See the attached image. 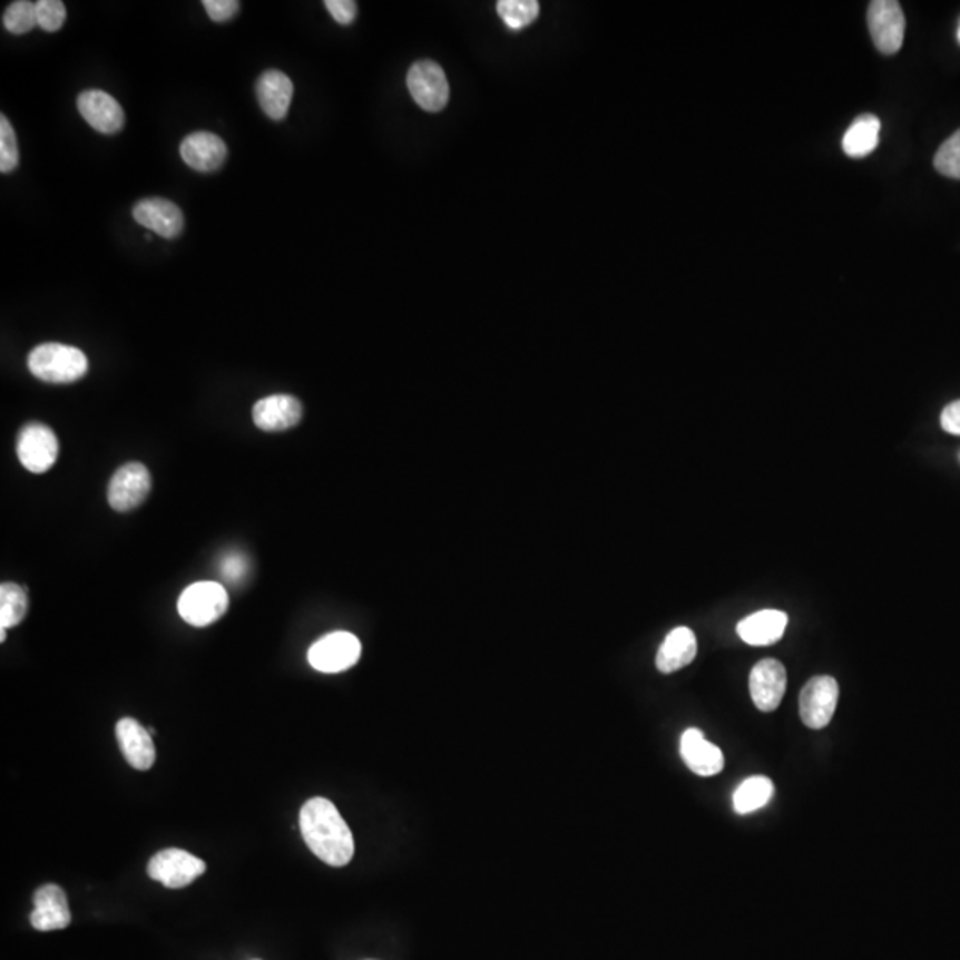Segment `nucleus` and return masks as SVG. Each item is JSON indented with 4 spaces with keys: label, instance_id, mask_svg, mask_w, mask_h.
Segmentation results:
<instances>
[{
    "label": "nucleus",
    "instance_id": "32",
    "mask_svg": "<svg viewBox=\"0 0 960 960\" xmlns=\"http://www.w3.org/2000/svg\"><path fill=\"white\" fill-rule=\"evenodd\" d=\"M331 17L335 18V22L342 26H349L354 22L357 13V4L354 0H326L324 2Z\"/></svg>",
    "mask_w": 960,
    "mask_h": 960
},
{
    "label": "nucleus",
    "instance_id": "1",
    "mask_svg": "<svg viewBox=\"0 0 960 960\" xmlns=\"http://www.w3.org/2000/svg\"><path fill=\"white\" fill-rule=\"evenodd\" d=\"M301 833L310 851L330 866H345L354 855V837L333 802L310 799L301 810Z\"/></svg>",
    "mask_w": 960,
    "mask_h": 960
},
{
    "label": "nucleus",
    "instance_id": "15",
    "mask_svg": "<svg viewBox=\"0 0 960 960\" xmlns=\"http://www.w3.org/2000/svg\"><path fill=\"white\" fill-rule=\"evenodd\" d=\"M35 911L31 912V925L41 932L67 929L70 925L71 912L68 908L67 893L58 884H45L35 893Z\"/></svg>",
    "mask_w": 960,
    "mask_h": 960
},
{
    "label": "nucleus",
    "instance_id": "26",
    "mask_svg": "<svg viewBox=\"0 0 960 960\" xmlns=\"http://www.w3.org/2000/svg\"><path fill=\"white\" fill-rule=\"evenodd\" d=\"M6 29L13 35H27L38 26V14H36V4L29 0H18L13 4H9L2 18Z\"/></svg>",
    "mask_w": 960,
    "mask_h": 960
},
{
    "label": "nucleus",
    "instance_id": "30",
    "mask_svg": "<svg viewBox=\"0 0 960 960\" xmlns=\"http://www.w3.org/2000/svg\"><path fill=\"white\" fill-rule=\"evenodd\" d=\"M249 574V560L241 551H228L219 560V575L223 580L228 581L232 586H237L241 581L246 580Z\"/></svg>",
    "mask_w": 960,
    "mask_h": 960
},
{
    "label": "nucleus",
    "instance_id": "29",
    "mask_svg": "<svg viewBox=\"0 0 960 960\" xmlns=\"http://www.w3.org/2000/svg\"><path fill=\"white\" fill-rule=\"evenodd\" d=\"M36 14L38 26L47 32H56L65 26L67 20V6L61 0H40L36 2Z\"/></svg>",
    "mask_w": 960,
    "mask_h": 960
},
{
    "label": "nucleus",
    "instance_id": "7",
    "mask_svg": "<svg viewBox=\"0 0 960 960\" xmlns=\"http://www.w3.org/2000/svg\"><path fill=\"white\" fill-rule=\"evenodd\" d=\"M868 27L879 52L893 56L902 49L905 17L897 0H873L868 8Z\"/></svg>",
    "mask_w": 960,
    "mask_h": 960
},
{
    "label": "nucleus",
    "instance_id": "22",
    "mask_svg": "<svg viewBox=\"0 0 960 960\" xmlns=\"http://www.w3.org/2000/svg\"><path fill=\"white\" fill-rule=\"evenodd\" d=\"M879 137L881 119L873 115L860 116L843 136V151L854 159H863L875 150Z\"/></svg>",
    "mask_w": 960,
    "mask_h": 960
},
{
    "label": "nucleus",
    "instance_id": "34",
    "mask_svg": "<svg viewBox=\"0 0 960 960\" xmlns=\"http://www.w3.org/2000/svg\"><path fill=\"white\" fill-rule=\"evenodd\" d=\"M957 40H959V43H960V23H959V29H957Z\"/></svg>",
    "mask_w": 960,
    "mask_h": 960
},
{
    "label": "nucleus",
    "instance_id": "10",
    "mask_svg": "<svg viewBox=\"0 0 960 960\" xmlns=\"http://www.w3.org/2000/svg\"><path fill=\"white\" fill-rule=\"evenodd\" d=\"M408 89L413 100L429 112L443 109L450 97L445 71L432 61L414 62L408 71Z\"/></svg>",
    "mask_w": 960,
    "mask_h": 960
},
{
    "label": "nucleus",
    "instance_id": "5",
    "mask_svg": "<svg viewBox=\"0 0 960 960\" xmlns=\"http://www.w3.org/2000/svg\"><path fill=\"white\" fill-rule=\"evenodd\" d=\"M360 657H362V644L356 635L349 631L326 635L313 644L308 652L310 666L327 674L351 669Z\"/></svg>",
    "mask_w": 960,
    "mask_h": 960
},
{
    "label": "nucleus",
    "instance_id": "8",
    "mask_svg": "<svg viewBox=\"0 0 960 960\" xmlns=\"http://www.w3.org/2000/svg\"><path fill=\"white\" fill-rule=\"evenodd\" d=\"M840 687L831 676H815L804 685L799 699V709L804 726L810 729H824L833 721L836 712Z\"/></svg>",
    "mask_w": 960,
    "mask_h": 960
},
{
    "label": "nucleus",
    "instance_id": "11",
    "mask_svg": "<svg viewBox=\"0 0 960 960\" xmlns=\"http://www.w3.org/2000/svg\"><path fill=\"white\" fill-rule=\"evenodd\" d=\"M77 107L82 118L104 136H115L125 127L124 107L106 91L89 89L80 94Z\"/></svg>",
    "mask_w": 960,
    "mask_h": 960
},
{
    "label": "nucleus",
    "instance_id": "20",
    "mask_svg": "<svg viewBox=\"0 0 960 960\" xmlns=\"http://www.w3.org/2000/svg\"><path fill=\"white\" fill-rule=\"evenodd\" d=\"M788 625V616L781 610H760L745 617L736 626V634L751 646H771L783 637Z\"/></svg>",
    "mask_w": 960,
    "mask_h": 960
},
{
    "label": "nucleus",
    "instance_id": "18",
    "mask_svg": "<svg viewBox=\"0 0 960 960\" xmlns=\"http://www.w3.org/2000/svg\"><path fill=\"white\" fill-rule=\"evenodd\" d=\"M679 751H682L683 762L687 763V767L694 774L712 777V775L723 772V751L718 750L717 745L706 741L705 735L696 727H690L683 733Z\"/></svg>",
    "mask_w": 960,
    "mask_h": 960
},
{
    "label": "nucleus",
    "instance_id": "17",
    "mask_svg": "<svg viewBox=\"0 0 960 960\" xmlns=\"http://www.w3.org/2000/svg\"><path fill=\"white\" fill-rule=\"evenodd\" d=\"M180 155L189 168L199 173H212L223 168L226 145L219 136L212 133H194L182 141Z\"/></svg>",
    "mask_w": 960,
    "mask_h": 960
},
{
    "label": "nucleus",
    "instance_id": "6",
    "mask_svg": "<svg viewBox=\"0 0 960 960\" xmlns=\"http://www.w3.org/2000/svg\"><path fill=\"white\" fill-rule=\"evenodd\" d=\"M207 870L205 861L182 849L157 852L148 863V875L169 890H180L193 884Z\"/></svg>",
    "mask_w": 960,
    "mask_h": 960
},
{
    "label": "nucleus",
    "instance_id": "16",
    "mask_svg": "<svg viewBox=\"0 0 960 960\" xmlns=\"http://www.w3.org/2000/svg\"><path fill=\"white\" fill-rule=\"evenodd\" d=\"M116 738L130 767L137 771H150L154 767L157 758L154 738L148 729L137 723L136 718H121L116 724Z\"/></svg>",
    "mask_w": 960,
    "mask_h": 960
},
{
    "label": "nucleus",
    "instance_id": "13",
    "mask_svg": "<svg viewBox=\"0 0 960 960\" xmlns=\"http://www.w3.org/2000/svg\"><path fill=\"white\" fill-rule=\"evenodd\" d=\"M303 419V405L292 395L276 393L265 396L253 408V422L265 432H283L295 428Z\"/></svg>",
    "mask_w": 960,
    "mask_h": 960
},
{
    "label": "nucleus",
    "instance_id": "24",
    "mask_svg": "<svg viewBox=\"0 0 960 960\" xmlns=\"http://www.w3.org/2000/svg\"><path fill=\"white\" fill-rule=\"evenodd\" d=\"M27 614V592L13 581L0 586V628H13L23 621Z\"/></svg>",
    "mask_w": 960,
    "mask_h": 960
},
{
    "label": "nucleus",
    "instance_id": "33",
    "mask_svg": "<svg viewBox=\"0 0 960 960\" xmlns=\"http://www.w3.org/2000/svg\"><path fill=\"white\" fill-rule=\"evenodd\" d=\"M941 428L948 434L960 437V401L952 402L944 408L943 413H941Z\"/></svg>",
    "mask_w": 960,
    "mask_h": 960
},
{
    "label": "nucleus",
    "instance_id": "21",
    "mask_svg": "<svg viewBox=\"0 0 960 960\" xmlns=\"http://www.w3.org/2000/svg\"><path fill=\"white\" fill-rule=\"evenodd\" d=\"M697 655V639L687 626L674 628L662 644L657 655V669L664 674L687 667Z\"/></svg>",
    "mask_w": 960,
    "mask_h": 960
},
{
    "label": "nucleus",
    "instance_id": "25",
    "mask_svg": "<svg viewBox=\"0 0 960 960\" xmlns=\"http://www.w3.org/2000/svg\"><path fill=\"white\" fill-rule=\"evenodd\" d=\"M497 11L509 29L520 31L539 17V2L536 0H500L497 4Z\"/></svg>",
    "mask_w": 960,
    "mask_h": 960
},
{
    "label": "nucleus",
    "instance_id": "14",
    "mask_svg": "<svg viewBox=\"0 0 960 960\" xmlns=\"http://www.w3.org/2000/svg\"><path fill=\"white\" fill-rule=\"evenodd\" d=\"M137 225L155 232L164 238H175L184 229V214L175 203L164 198H145L133 208Z\"/></svg>",
    "mask_w": 960,
    "mask_h": 960
},
{
    "label": "nucleus",
    "instance_id": "4",
    "mask_svg": "<svg viewBox=\"0 0 960 960\" xmlns=\"http://www.w3.org/2000/svg\"><path fill=\"white\" fill-rule=\"evenodd\" d=\"M18 461L31 473L49 472L58 461L59 441L56 432L41 422L23 425L18 434Z\"/></svg>",
    "mask_w": 960,
    "mask_h": 960
},
{
    "label": "nucleus",
    "instance_id": "3",
    "mask_svg": "<svg viewBox=\"0 0 960 960\" xmlns=\"http://www.w3.org/2000/svg\"><path fill=\"white\" fill-rule=\"evenodd\" d=\"M228 592L217 581H196L178 598V614L189 625H212L228 610Z\"/></svg>",
    "mask_w": 960,
    "mask_h": 960
},
{
    "label": "nucleus",
    "instance_id": "28",
    "mask_svg": "<svg viewBox=\"0 0 960 960\" xmlns=\"http://www.w3.org/2000/svg\"><path fill=\"white\" fill-rule=\"evenodd\" d=\"M17 134L4 115L0 116V172L11 173L18 166Z\"/></svg>",
    "mask_w": 960,
    "mask_h": 960
},
{
    "label": "nucleus",
    "instance_id": "9",
    "mask_svg": "<svg viewBox=\"0 0 960 960\" xmlns=\"http://www.w3.org/2000/svg\"><path fill=\"white\" fill-rule=\"evenodd\" d=\"M151 489V477L143 463H127L116 470L107 488L109 506L118 512L134 511L145 502Z\"/></svg>",
    "mask_w": 960,
    "mask_h": 960
},
{
    "label": "nucleus",
    "instance_id": "12",
    "mask_svg": "<svg viewBox=\"0 0 960 960\" xmlns=\"http://www.w3.org/2000/svg\"><path fill=\"white\" fill-rule=\"evenodd\" d=\"M750 690L760 712H774L786 692V669L780 660L767 658L753 667Z\"/></svg>",
    "mask_w": 960,
    "mask_h": 960
},
{
    "label": "nucleus",
    "instance_id": "19",
    "mask_svg": "<svg viewBox=\"0 0 960 960\" xmlns=\"http://www.w3.org/2000/svg\"><path fill=\"white\" fill-rule=\"evenodd\" d=\"M294 85L288 76L280 70H267L256 82V98L262 110L274 121H282L288 115Z\"/></svg>",
    "mask_w": 960,
    "mask_h": 960
},
{
    "label": "nucleus",
    "instance_id": "23",
    "mask_svg": "<svg viewBox=\"0 0 960 960\" xmlns=\"http://www.w3.org/2000/svg\"><path fill=\"white\" fill-rule=\"evenodd\" d=\"M772 797H774V783L765 775H754L735 790L733 806H735L736 813L747 815V813L758 811L760 807L767 806Z\"/></svg>",
    "mask_w": 960,
    "mask_h": 960
},
{
    "label": "nucleus",
    "instance_id": "27",
    "mask_svg": "<svg viewBox=\"0 0 960 960\" xmlns=\"http://www.w3.org/2000/svg\"><path fill=\"white\" fill-rule=\"evenodd\" d=\"M934 166L944 177L960 180V130L941 145L934 157Z\"/></svg>",
    "mask_w": 960,
    "mask_h": 960
},
{
    "label": "nucleus",
    "instance_id": "31",
    "mask_svg": "<svg viewBox=\"0 0 960 960\" xmlns=\"http://www.w3.org/2000/svg\"><path fill=\"white\" fill-rule=\"evenodd\" d=\"M203 6L214 22L223 23L228 22L238 13L241 2L238 0H205Z\"/></svg>",
    "mask_w": 960,
    "mask_h": 960
},
{
    "label": "nucleus",
    "instance_id": "2",
    "mask_svg": "<svg viewBox=\"0 0 960 960\" xmlns=\"http://www.w3.org/2000/svg\"><path fill=\"white\" fill-rule=\"evenodd\" d=\"M36 380L45 383H76L88 374L89 363L80 349L62 344H43L32 349L27 360Z\"/></svg>",
    "mask_w": 960,
    "mask_h": 960
}]
</instances>
